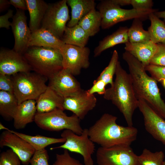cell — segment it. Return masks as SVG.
Masks as SVG:
<instances>
[{
  "label": "cell",
  "instance_id": "6da1fadb",
  "mask_svg": "<svg viewBox=\"0 0 165 165\" xmlns=\"http://www.w3.org/2000/svg\"><path fill=\"white\" fill-rule=\"evenodd\" d=\"M127 63L134 89L138 99L144 100L161 117L165 119V102L161 97L157 81L146 72L141 63L128 52L123 54Z\"/></svg>",
  "mask_w": 165,
  "mask_h": 165
},
{
  "label": "cell",
  "instance_id": "7a4b0ae2",
  "mask_svg": "<svg viewBox=\"0 0 165 165\" xmlns=\"http://www.w3.org/2000/svg\"><path fill=\"white\" fill-rule=\"evenodd\" d=\"M116 116L103 114L88 129L90 139L103 148L116 145L130 146L137 138L138 131L135 127L118 124Z\"/></svg>",
  "mask_w": 165,
  "mask_h": 165
},
{
  "label": "cell",
  "instance_id": "3957f363",
  "mask_svg": "<svg viewBox=\"0 0 165 165\" xmlns=\"http://www.w3.org/2000/svg\"><path fill=\"white\" fill-rule=\"evenodd\" d=\"M113 85L106 89L104 98L112 101L123 114L128 125H133V116L138 107V99L135 93L129 74L118 61Z\"/></svg>",
  "mask_w": 165,
  "mask_h": 165
},
{
  "label": "cell",
  "instance_id": "277c9868",
  "mask_svg": "<svg viewBox=\"0 0 165 165\" xmlns=\"http://www.w3.org/2000/svg\"><path fill=\"white\" fill-rule=\"evenodd\" d=\"M23 55L31 70L49 79L63 68L62 57L57 49L30 47Z\"/></svg>",
  "mask_w": 165,
  "mask_h": 165
},
{
  "label": "cell",
  "instance_id": "5b68a950",
  "mask_svg": "<svg viewBox=\"0 0 165 165\" xmlns=\"http://www.w3.org/2000/svg\"><path fill=\"white\" fill-rule=\"evenodd\" d=\"M97 8L102 18L101 28L108 29L119 22L133 19L143 20L148 18L151 13L158 11L155 9H124L112 2V0L101 1Z\"/></svg>",
  "mask_w": 165,
  "mask_h": 165
},
{
  "label": "cell",
  "instance_id": "8992f818",
  "mask_svg": "<svg viewBox=\"0 0 165 165\" xmlns=\"http://www.w3.org/2000/svg\"><path fill=\"white\" fill-rule=\"evenodd\" d=\"M14 94L19 104L28 100H37L46 89L48 79L35 72H23L13 75Z\"/></svg>",
  "mask_w": 165,
  "mask_h": 165
},
{
  "label": "cell",
  "instance_id": "52a82bcc",
  "mask_svg": "<svg viewBox=\"0 0 165 165\" xmlns=\"http://www.w3.org/2000/svg\"><path fill=\"white\" fill-rule=\"evenodd\" d=\"M81 120L75 115L68 116L64 110L57 108L49 112H37L34 122L41 129L49 131H58L69 130L75 134L80 135L83 129Z\"/></svg>",
  "mask_w": 165,
  "mask_h": 165
},
{
  "label": "cell",
  "instance_id": "ba28073f",
  "mask_svg": "<svg viewBox=\"0 0 165 165\" xmlns=\"http://www.w3.org/2000/svg\"><path fill=\"white\" fill-rule=\"evenodd\" d=\"M64 138V143L51 149L62 148L80 154L83 157L85 165H94L92 155L95 150L94 143L90 139L88 129H84L80 135L77 134L69 130H65L61 134Z\"/></svg>",
  "mask_w": 165,
  "mask_h": 165
},
{
  "label": "cell",
  "instance_id": "9c48e42d",
  "mask_svg": "<svg viewBox=\"0 0 165 165\" xmlns=\"http://www.w3.org/2000/svg\"><path fill=\"white\" fill-rule=\"evenodd\" d=\"M67 5V0L49 4L41 27L49 30L61 40L67 24L70 19Z\"/></svg>",
  "mask_w": 165,
  "mask_h": 165
},
{
  "label": "cell",
  "instance_id": "30bf717a",
  "mask_svg": "<svg viewBox=\"0 0 165 165\" xmlns=\"http://www.w3.org/2000/svg\"><path fill=\"white\" fill-rule=\"evenodd\" d=\"M138 158L130 146L100 147L96 153L97 165H138Z\"/></svg>",
  "mask_w": 165,
  "mask_h": 165
},
{
  "label": "cell",
  "instance_id": "8fae6325",
  "mask_svg": "<svg viewBox=\"0 0 165 165\" xmlns=\"http://www.w3.org/2000/svg\"><path fill=\"white\" fill-rule=\"evenodd\" d=\"M62 58L63 69L69 71L73 75H79L82 69L90 66V49L64 44L59 50Z\"/></svg>",
  "mask_w": 165,
  "mask_h": 165
},
{
  "label": "cell",
  "instance_id": "7c38bea8",
  "mask_svg": "<svg viewBox=\"0 0 165 165\" xmlns=\"http://www.w3.org/2000/svg\"><path fill=\"white\" fill-rule=\"evenodd\" d=\"M138 108L143 116L146 131L165 145V120L143 99H138Z\"/></svg>",
  "mask_w": 165,
  "mask_h": 165
},
{
  "label": "cell",
  "instance_id": "4fadbf2b",
  "mask_svg": "<svg viewBox=\"0 0 165 165\" xmlns=\"http://www.w3.org/2000/svg\"><path fill=\"white\" fill-rule=\"evenodd\" d=\"M12 18L11 27L15 40L13 49L23 55L29 47L31 32L28 26L24 11L16 9Z\"/></svg>",
  "mask_w": 165,
  "mask_h": 165
},
{
  "label": "cell",
  "instance_id": "5bb4252c",
  "mask_svg": "<svg viewBox=\"0 0 165 165\" xmlns=\"http://www.w3.org/2000/svg\"><path fill=\"white\" fill-rule=\"evenodd\" d=\"M31 71V67L23 54L13 49H1L0 74L9 76Z\"/></svg>",
  "mask_w": 165,
  "mask_h": 165
},
{
  "label": "cell",
  "instance_id": "9a60e30c",
  "mask_svg": "<svg viewBox=\"0 0 165 165\" xmlns=\"http://www.w3.org/2000/svg\"><path fill=\"white\" fill-rule=\"evenodd\" d=\"M0 147H8L19 157L22 163L28 165L35 151L26 141L11 131L5 130L0 136Z\"/></svg>",
  "mask_w": 165,
  "mask_h": 165
},
{
  "label": "cell",
  "instance_id": "2e32d148",
  "mask_svg": "<svg viewBox=\"0 0 165 165\" xmlns=\"http://www.w3.org/2000/svg\"><path fill=\"white\" fill-rule=\"evenodd\" d=\"M97 99L94 95H88L82 90L76 94L63 98L64 110L72 112L80 120L84 119L88 113L95 107Z\"/></svg>",
  "mask_w": 165,
  "mask_h": 165
},
{
  "label": "cell",
  "instance_id": "e0dca14e",
  "mask_svg": "<svg viewBox=\"0 0 165 165\" xmlns=\"http://www.w3.org/2000/svg\"><path fill=\"white\" fill-rule=\"evenodd\" d=\"M49 80L48 86L63 98L74 95L82 90L74 75L63 68Z\"/></svg>",
  "mask_w": 165,
  "mask_h": 165
},
{
  "label": "cell",
  "instance_id": "ac0fdd59",
  "mask_svg": "<svg viewBox=\"0 0 165 165\" xmlns=\"http://www.w3.org/2000/svg\"><path fill=\"white\" fill-rule=\"evenodd\" d=\"M125 44L126 51L132 55L146 67L156 53L157 44L151 41L139 43H131L129 42Z\"/></svg>",
  "mask_w": 165,
  "mask_h": 165
},
{
  "label": "cell",
  "instance_id": "d6986e66",
  "mask_svg": "<svg viewBox=\"0 0 165 165\" xmlns=\"http://www.w3.org/2000/svg\"><path fill=\"white\" fill-rule=\"evenodd\" d=\"M36 113L35 100H28L19 104L13 117L14 127L17 130L24 128L28 124L34 121Z\"/></svg>",
  "mask_w": 165,
  "mask_h": 165
},
{
  "label": "cell",
  "instance_id": "ffe728a7",
  "mask_svg": "<svg viewBox=\"0 0 165 165\" xmlns=\"http://www.w3.org/2000/svg\"><path fill=\"white\" fill-rule=\"evenodd\" d=\"M63 98L48 86L46 90L36 100L37 112L44 113L63 108Z\"/></svg>",
  "mask_w": 165,
  "mask_h": 165
},
{
  "label": "cell",
  "instance_id": "44dd1931",
  "mask_svg": "<svg viewBox=\"0 0 165 165\" xmlns=\"http://www.w3.org/2000/svg\"><path fill=\"white\" fill-rule=\"evenodd\" d=\"M65 43L51 32L40 28L31 32L28 47L38 46L60 49Z\"/></svg>",
  "mask_w": 165,
  "mask_h": 165
},
{
  "label": "cell",
  "instance_id": "7402d4cb",
  "mask_svg": "<svg viewBox=\"0 0 165 165\" xmlns=\"http://www.w3.org/2000/svg\"><path fill=\"white\" fill-rule=\"evenodd\" d=\"M71 10V17L67 26L71 27L78 24L79 21L93 10L95 9L94 0H67Z\"/></svg>",
  "mask_w": 165,
  "mask_h": 165
},
{
  "label": "cell",
  "instance_id": "603a6c76",
  "mask_svg": "<svg viewBox=\"0 0 165 165\" xmlns=\"http://www.w3.org/2000/svg\"><path fill=\"white\" fill-rule=\"evenodd\" d=\"M26 1L30 16L29 28L32 32L41 28L49 4L43 0Z\"/></svg>",
  "mask_w": 165,
  "mask_h": 165
},
{
  "label": "cell",
  "instance_id": "cb8c5ba5",
  "mask_svg": "<svg viewBox=\"0 0 165 165\" xmlns=\"http://www.w3.org/2000/svg\"><path fill=\"white\" fill-rule=\"evenodd\" d=\"M128 31L127 27H120L112 34L105 37L94 49V57L99 56L104 51L117 44L128 42Z\"/></svg>",
  "mask_w": 165,
  "mask_h": 165
},
{
  "label": "cell",
  "instance_id": "d4e9b609",
  "mask_svg": "<svg viewBox=\"0 0 165 165\" xmlns=\"http://www.w3.org/2000/svg\"><path fill=\"white\" fill-rule=\"evenodd\" d=\"M89 36L78 24L71 27L66 26L62 39L66 44L85 47Z\"/></svg>",
  "mask_w": 165,
  "mask_h": 165
},
{
  "label": "cell",
  "instance_id": "484cf974",
  "mask_svg": "<svg viewBox=\"0 0 165 165\" xmlns=\"http://www.w3.org/2000/svg\"><path fill=\"white\" fill-rule=\"evenodd\" d=\"M18 105L14 94L0 91V114L4 120L10 121L13 119Z\"/></svg>",
  "mask_w": 165,
  "mask_h": 165
},
{
  "label": "cell",
  "instance_id": "4316f807",
  "mask_svg": "<svg viewBox=\"0 0 165 165\" xmlns=\"http://www.w3.org/2000/svg\"><path fill=\"white\" fill-rule=\"evenodd\" d=\"M11 131L21 138L29 143L35 150L45 149L48 146L57 143H64L63 138H56L40 135L31 136L11 130Z\"/></svg>",
  "mask_w": 165,
  "mask_h": 165
},
{
  "label": "cell",
  "instance_id": "83f0119b",
  "mask_svg": "<svg viewBox=\"0 0 165 165\" xmlns=\"http://www.w3.org/2000/svg\"><path fill=\"white\" fill-rule=\"evenodd\" d=\"M102 18L100 12L95 9L83 17L78 24L90 37L94 36L100 30Z\"/></svg>",
  "mask_w": 165,
  "mask_h": 165
},
{
  "label": "cell",
  "instance_id": "f1b7e54d",
  "mask_svg": "<svg viewBox=\"0 0 165 165\" xmlns=\"http://www.w3.org/2000/svg\"><path fill=\"white\" fill-rule=\"evenodd\" d=\"M148 18L151 22L148 30L150 40L155 44L165 45V22L161 20L154 13H150Z\"/></svg>",
  "mask_w": 165,
  "mask_h": 165
},
{
  "label": "cell",
  "instance_id": "f546056e",
  "mask_svg": "<svg viewBox=\"0 0 165 165\" xmlns=\"http://www.w3.org/2000/svg\"><path fill=\"white\" fill-rule=\"evenodd\" d=\"M142 21L139 18L134 19L131 26L128 28V36L129 42L139 43L150 40L148 31L143 28Z\"/></svg>",
  "mask_w": 165,
  "mask_h": 165
},
{
  "label": "cell",
  "instance_id": "4dcf8cb0",
  "mask_svg": "<svg viewBox=\"0 0 165 165\" xmlns=\"http://www.w3.org/2000/svg\"><path fill=\"white\" fill-rule=\"evenodd\" d=\"M164 154L162 151L153 152L145 148L138 156V165H163Z\"/></svg>",
  "mask_w": 165,
  "mask_h": 165
},
{
  "label": "cell",
  "instance_id": "1f68e13d",
  "mask_svg": "<svg viewBox=\"0 0 165 165\" xmlns=\"http://www.w3.org/2000/svg\"><path fill=\"white\" fill-rule=\"evenodd\" d=\"M119 55L117 51L114 50L108 65L103 70L97 79L103 81L107 85L112 86L113 83V77L115 74L117 64L119 61Z\"/></svg>",
  "mask_w": 165,
  "mask_h": 165
},
{
  "label": "cell",
  "instance_id": "d6a6232c",
  "mask_svg": "<svg viewBox=\"0 0 165 165\" xmlns=\"http://www.w3.org/2000/svg\"><path fill=\"white\" fill-rule=\"evenodd\" d=\"M21 160L11 148L2 152L0 155V165H21Z\"/></svg>",
  "mask_w": 165,
  "mask_h": 165
},
{
  "label": "cell",
  "instance_id": "836d02e7",
  "mask_svg": "<svg viewBox=\"0 0 165 165\" xmlns=\"http://www.w3.org/2000/svg\"><path fill=\"white\" fill-rule=\"evenodd\" d=\"M52 165H83L79 160L72 157L68 151L64 149L63 153L56 155V160Z\"/></svg>",
  "mask_w": 165,
  "mask_h": 165
},
{
  "label": "cell",
  "instance_id": "e575fe53",
  "mask_svg": "<svg viewBox=\"0 0 165 165\" xmlns=\"http://www.w3.org/2000/svg\"><path fill=\"white\" fill-rule=\"evenodd\" d=\"M49 156L45 149L35 151L30 160V165H49Z\"/></svg>",
  "mask_w": 165,
  "mask_h": 165
},
{
  "label": "cell",
  "instance_id": "d590c367",
  "mask_svg": "<svg viewBox=\"0 0 165 165\" xmlns=\"http://www.w3.org/2000/svg\"><path fill=\"white\" fill-rule=\"evenodd\" d=\"M145 68L156 81L161 82L165 78V66L149 64Z\"/></svg>",
  "mask_w": 165,
  "mask_h": 165
},
{
  "label": "cell",
  "instance_id": "8d00e7d4",
  "mask_svg": "<svg viewBox=\"0 0 165 165\" xmlns=\"http://www.w3.org/2000/svg\"><path fill=\"white\" fill-rule=\"evenodd\" d=\"M157 44V50L151 59L149 64L165 66V45Z\"/></svg>",
  "mask_w": 165,
  "mask_h": 165
},
{
  "label": "cell",
  "instance_id": "74e56055",
  "mask_svg": "<svg viewBox=\"0 0 165 165\" xmlns=\"http://www.w3.org/2000/svg\"><path fill=\"white\" fill-rule=\"evenodd\" d=\"M106 85L103 81L96 79L94 80L91 87L86 91L89 95H94L95 93L104 95L106 91L105 86Z\"/></svg>",
  "mask_w": 165,
  "mask_h": 165
},
{
  "label": "cell",
  "instance_id": "f35d334b",
  "mask_svg": "<svg viewBox=\"0 0 165 165\" xmlns=\"http://www.w3.org/2000/svg\"><path fill=\"white\" fill-rule=\"evenodd\" d=\"M0 90L14 94V83L8 75L0 74Z\"/></svg>",
  "mask_w": 165,
  "mask_h": 165
},
{
  "label": "cell",
  "instance_id": "ab89813d",
  "mask_svg": "<svg viewBox=\"0 0 165 165\" xmlns=\"http://www.w3.org/2000/svg\"><path fill=\"white\" fill-rule=\"evenodd\" d=\"M130 5L137 9H152L153 2L151 0H130Z\"/></svg>",
  "mask_w": 165,
  "mask_h": 165
},
{
  "label": "cell",
  "instance_id": "60d3db41",
  "mask_svg": "<svg viewBox=\"0 0 165 165\" xmlns=\"http://www.w3.org/2000/svg\"><path fill=\"white\" fill-rule=\"evenodd\" d=\"M14 16L13 10L9 9L4 15L0 16V28H5L7 29L10 28L11 26L12 22L9 20L10 18H13Z\"/></svg>",
  "mask_w": 165,
  "mask_h": 165
},
{
  "label": "cell",
  "instance_id": "b9f144b4",
  "mask_svg": "<svg viewBox=\"0 0 165 165\" xmlns=\"http://www.w3.org/2000/svg\"><path fill=\"white\" fill-rule=\"evenodd\" d=\"M10 5L14 6L16 9L24 11L28 10L27 3L26 0H10Z\"/></svg>",
  "mask_w": 165,
  "mask_h": 165
},
{
  "label": "cell",
  "instance_id": "7bdbcfd3",
  "mask_svg": "<svg viewBox=\"0 0 165 165\" xmlns=\"http://www.w3.org/2000/svg\"><path fill=\"white\" fill-rule=\"evenodd\" d=\"M11 5L9 1L7 0H0V12H2L6 10Z\"/></svg>",
  "mask_w": 165,
  "mask_h": 165
},
{
  "label": "cell",
  "instance_id": "ee69618b",
  "mask_svg": "<svg viewBox=\"0 0 165 165\" xmlns=\"http://www.w3.org/2000/svg\"><path fill=\"white\" fill-rule=\"evenodd\" d=\"M115 4L120 6H124L130 5V0H112Z\"/></svg>",
  "mask_w": 165,
  "mask_h": 165
},
{
  "label": "cell",
  "instance_id": "f6af8a7d",
  "mask_svg": "<svg viewBox=\"0 0 165 165\" xmlns=\"http://www.w3.org/2000/svg\"><path fill=\"white\" fill-rule=\"evenodd\" d=\"M154 14L159 18H163L165 22V10L162 11H157L154 13Z\"/></svg>",
  "mask_w": 165,
  "mask_h": 165
},
{
  "label": "cell",
  "instance_id": "bcb514c9",
  "mask_svg": "<svg viewBox=\"0 0 165 165\" xmlns=\"http://www.w3.org/2000/svg\"><path fill=\"white\" fill-rule=\"evenodd\" d=\"M0 130H9V129L4 126L1 123H0Z\"/></svg>",
  "mask_w": 165,
  "mask_h": 165
},
{
  "label": "cell",
  "instance_id": "7dc6e473",
  "mask_svg": "<svg viewBox=\"0 0 165 165\" xmlns=\"http://www.w3.org/2000/svg\"><path fill=\"white\" fill-rule=\"evenodd\" d=\"M161 82H162L163 86L165 88V78Z\"/></svg>",
  "mask_w": 165,
  "mask_h": 165
},
{
  "label": "cell",
  "instance_id": "c3c4849f",
  "mask_svg": "<svg viewBox=\"0 0 165 165\" xmlns=\"http://www.w3.org/2000/svg\"><path fill=\"white\" fill-rule=\"evenodd\" d=\"M163 165H165V161H164L163 163Z\"/></svg>",
  "mask_w": 165,
  "mask_h": 165
}]
</instances>
